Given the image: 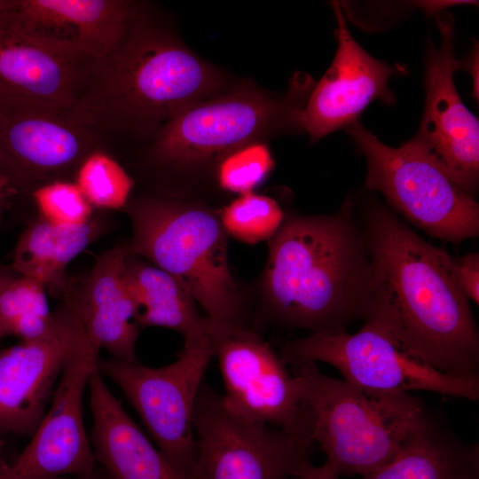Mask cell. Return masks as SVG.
<instances>
[{
  "instance_id": "cell-8",
  "label": "cell",
  "mask_w": 479,
  "mask_h": 479,
  "mask_svg": "<svg viewBox=\"0 0 479 479\" xmlns=\"http://www.w3.org/2000/svg\"><path fill=\"white\" fill-rule=\"evenodd\" d=\"M215 357L211 326L185 337L177 358L150 367L115 358L99 359L98 370L135 409L156 447L182 479L197 467L194 409L205 373Z\"/></svg>"
},
{
  "instance_id": "cell-10",
  "label": "cell",
  "mask_w": 479,
  "mask_h": 479,
  "mask_svg": "<svg viewBox=\"0 0 479 479\" xmlns=\"http://www.w3.org/2000/svg\"><path fill=\"white\" fill-rule=\"evenodd\" d=\"M197 467L193 479H289L310 461V427L285 429L239 418L201 384L194 409Z\"/></svg>"
},
{
  "instance_id": "cell-19",
  "label": "cell",
  "mask_w": 479,
  "mask_h": 479,
  "mask_svg": "<svg viewBox=\"0 0 479 479\" xmlns=\"http://www.w3.org/2000/svg\"><path fill=\"white\" fill-rule=\"evenodd\" d=\"M128 247L101 254L81 281H69L64 295L91 342L113 358L137 362L136 344L141 326L127 283Z\"/></svg>"
},
{
  "instance_id": "cell-7",
  "label": "cell",
  "mask_w": 479,
  "mask_h": 479,
  "mask_svg": "<svg viewBox=\"0 0 479 479\" xmlns=\"http://www.w3.org/2000/svg\"><path fill=\"white\" fill-rule=\"evenodd\" d=\"M347 132L365 157L367 190L431 237L461 242L478 236L477 202L413 138L391 147L358 122Z\"/></svg>"
},
{
  "instance_id": "cell-21",
  "label": "cell",
  "mask_w": 479,
  "mask_h": 479,
  "mask_svg": "<svg viewBox=\"0 0 479 479\" xmlns=\"http://www.w3.org/2000/svg\"><path fill=\"white\" fill-rule=\"evenodd\" d=\"M362 479H479V444L426 409L397 455Z\"/></svg>"
},
{
  "instance_id": "cell-35",
  "label": "cell",
  "mask_w": 479,
  "mask_h": 479,
  "mask_svg": "<svg viewBox=\"0 0 479 479\" xmlns=\"http://www.w3.org/2000/svg\"><path fill=\"white\" fill-rule=\"evenodd\" d=\"M2 338H3V335H2V334H1V332H0V340H1Z\"/></svg>"
},
{
  "instance_id": "cell-26",
  "label": "cell",
  "mask_w": 479,
  "mask_h": 479,
  "mask_svg": "<svg viewBox=\"0 0 479 479\" xmlns=\"http://www.w3.org/2000/svg\"><path fill=\"white\" fill-rule=\"evenodd\" d=\"M284 218L283 211L275 200L253 192L241 194L220 215L226 233L249 244L270 240Z\"/></svg>"
},
{
  "instance_id": "cell-3",
  "label": "cell",
  "mask_w": 479,
  "mask_h": 479,
  "mask_svg": "<svg viewBox=\"0 0 479 479\" xmlns=\"http://www.w3.org/2000/svg\"><path fill=\"white\" fill-rule=\"evenodd\" d=\"M367 256L352 202L334 214L284 218L270 240L263 278L269 313L310 334L364 319Z\"/></svg>"
},
{
  "instance_id": "cell-29",
  "label": "cell",
  "mask_w": 479,
  "mask_h": 479,
  "mask_svg": "<svg viewBox=\"0 0 479 479\" xmlns=\"http://www.w3.org/2000/svg\"><path fill=\"white\" fill-rule=\"evenodd\" d=\"M460 287L468 300L479 302V255L471 253L457 262Z\"/></svg>"
},
{
  "instance_id": "cell-13",
  "label": "cell",
  "mask_w": 479,
  "mask_h": 479,
  "mask_svg": "<svg viewBox=\"0 0 479 479\" xmlns=\"http://www.w3.org/2000/svg\"><path fill=\"white\" fill-rule=\"evenodd\" d=\"M441 43L431 42L426 60V103L413 139L431 155L450 177L474 197L479 180V123L465 106L455 84L460 68L454 53L453 18L436 15Z\"/></svg>"
},
{
  "instance_id": "cell-22",
  "label": "cell",
  "mask_w": 479,
  "mask_h": 479,
  "mask_svg": "<svg viewBox=\"0 0 479 479\" xmlns=\"http://www.w3.org/2000/svg\"><path fill=\"white\" fill-rule=\"evenodd\" d=\"M125 275L141 327H165L186 337L210 326L188 289L168 271L128 251Z\"/></svg>"
},
{
  "instance_id": "cell-6",
  "label": "cell",
  "mask_w": 479,
  "mask_h": 479,
  "mask_svg": "<svg viewBox=\"0 0 479 479\" xmlns=\"http://www.w3.org/2000/svg\"><path fill=\"white\" fill-rule=\"evenodd\" d=\"M314 84L300 74L283 95L246 85L201 100L166 123L152 155L171 167H198L268 137L302 130L301 115Z\"/></svg>"
},
{
  "instance_id": "cell-1",
  "label": "cell",
  "mask_w": 479,
  "mask_h": 479,
  "mask_svg": "<svg viewBox=\"0 0 479 479\" xmlns=\"http://www.w3.org/2000/svg\"><path fill=\"white\" fill-rule=\"evenodd\" d=\"M360 215L367 256L364 319L383 326L444 373L479 374V332L457 261L379 201L365 203Z\"/></svg>"
},
{
  "instance_id": "cell-9",
  "label": "cell",
  "mask_w": 479,
  "mask_h": 479,
  "mask_svg": "<svg viewBox=\"0 0 479 479\" xmlns=\"http://www.w3.org/2000/svg\"><path fill=\"white\" fill-rule=\"evenodd\" d=\"M287 365L322 362L336 368L344 381L369 394L430 391L479 399V374L444 373L411 354L381 324L365 321L356 334L346 330L316 333L284 343Z\"/></svg>"
},
{
  "instance_id": "cell-31",
  "label": "cell",
  "mask_w": 479,
  "mask_h": 479,
  "mask_svg": "<svg viewBox=\"0 0 479 479\" xmlns=\"http://www.w3.org/2000/svg\"><path fill=\"white\" fill-rule=\"evenodd\" d=\"M18 192L11 179L0 168V220L5 209L10 206L12 200Z\"/></svg>"
},
{
  "instance_id": "cell-20",
  "label": "cell",
  "mask_w": 479,
  "mask_h": 479,
  "mask_svg": "<svg viewBox=\"0 0 479 479\" xmlns=\"http://www.w3.org/2000/svg\"><path fill=\"white\" fill-rule=\"evenodd\" d=\"M91 447L107 479H182L131 419L98 369L89 385Z\"/></svg>"
},
{
  "instance_id": "cell-2",
  "label": "cell",
  "mask_w": 479,
  "mask_h": 479,
  "mask_svg": "<svg viewBox=\"0 0 479 479\" xmlns=\"http://www.w3.org/2000/svg\"><path fill=\"white\" fill-rule=\"evenodd\" d=\"M224 83L216 68L138 11L118 43L94 60L67 114L98 138L154 140L171 118Z\"/></svg>"
},
{
  "instance_id": "cell-33",
  "label": "cell",
  "mask_w": 479,
  "mask_h": 479,
  "mask_svg": "<svg viewBox=\"0 0 479 479\" xmlns=\"http://www.w3.org/2000/svg\"><path fill=\"white\" fill-rule=\"evenodd\" d=\"M50 479H107V477L98 466L95 471L85 475L73 477H51Z\"/></svg>"
},
{
  "instance_id": "cell-25",
  "label": "cell",
  "mask_w": 479,
  "mask_h": 479,
  "mask_svg": "<svg viewBox=\"0 0 479 479\" xmlns=\"http://www.w3.org/2000/svg\"><path fill=\"white\" fill-rule=\"evenodd\" d=\"M75 183L93 208L118 210L126 207L134 180L109 153L95 148L75 170Z\"/></svg>"
},
{
  "instance_id": "cell-24",
  "label": "cell",
  "mask_w": 479,
  "mask_h": 479,
  "mask_svg": "<svg viewBox=\"0 0 479 479\" xmlns=\"http://www.w3.org/2000/svg\"><path fill=\"white\" fill-rule=\"evenodd\" d=\"M16 272V271H15ZM55 314L49 307L46 289L39 281L0 270V332L22 341L45 334Z\"/></svg>"
},
{
  "instance_id": "cell-30",
  "label": "cell",
  "mask_w": 479,
  "mask_h": 479,
  "mask_svg": "<svg viewBox=\"0 0 479 479\" xmlns=\"http://www.w3.org/2000/svg\"><path fill=\"white\" fill-rule=\"evenodd\" d=\"M296 479H338L335 469L326 461L322 466L305 463L296 475Z\"/></svg>"
},
{
  "instance_id": "cell-5",
  "label": "cell",
  "mask_w": 479,
  "mask_h": 479,
  "mask_svg": "<svg viewBox=\"0 0 479 479\" xmlns=\"http://www.w3.org/2000/svg\"><path fill=\"white\" fill-rule=\"evenodd\" d=\"M291 367L301 381L311 439L339 476H364L389 464L427 409L411 393L369 394L313 362Z\"/></svg>"
},
{
  "instance_id": "cell-17",
  "label": "cell",
  "mask_w": 479,
  "mask_h": 479,
  "mask_svg": "<svg viewBox=\"0 0 479 479\" xmlns=\"http://www.w3.org/2000/svg\"><path fill=\"white\" fill-rule=\"evenodd\" d=\"M333 8L338 48L331 66L314 84L301 115L302 130L311 142L353 124L375 99L395 104L388 82L405 71L404 67L388 65L367 53L349 33L342 4L334 2Z\"/></svg>"
},
{
  "instance_id": "cell-28",
  "label": "cell",
  "mask_w": 479,
  "mask_h": 479,
  "mask_svg": "<svg viewBox=\"0 0 479 479\" xmlns=\"http://www.w3.org/2000/svg\"><path fill=\"white\" fill-rule=\"evenodd\" d=\"M274 167L271 153L263 142L240 147L224 157L217 170L219 185L226 191L252 192Z\"/></svg>"
},
{
  "instance_id": "cell-12",
  "label": "cell",
  "mask_w": 479,
  "mask_h": 479,
  "mask_svg": "<svg viewBox=\"0 0 479 479\" xmlns=\"http://www.w3.org/2000/svg\"><path fill=\"white\" fill-rule=\"evenodd\" d=\"M213 336L229 412L279 428L310 427L301 381L267 342L245 326Z\"/></svg>"
},
{
  "instance_id": "cell-16",
  "label": "cell",
  "mask_w": 479,
  "mask_h": 479,
  "mask_svg": "<svg viewBox=\"0 0 479 479\" xmlns=\"http://www.w3.org/2000/svg\"><path fill=\"white\" fill-rule=\"evenodd\" d=\"M137 12L123 0H0V17L11 27L88 60L107 54Z\"/></svg>"
},
{
  "instance_id": "cell-27",
  "label": "cell",
  "mask_w": 479,
  "mask_h": 479,
  "mask_svg": "<svg viewBox=\"0 0 479 479\" xmlns=\"http://www.w3.org/2000/svg\"><path fill=\"white\" fill-rule=\"evenodd\" d=\"M39 218L60 227H75L91 220L94 208L75 182L55 179L32 191Z\"/></svg>"
},
{
  "instance_id": "cell-23",
  "label": "cell",
  "mask_w": 479,
  "mask_h": 479,
  "mask_svg": "<svg viewBox=\"0 0 479 479\" xmlns=\"http://www.w3.org/2000/svg\"><path fill=\"white\" fill-rule=\"evenodd\" d=\"M101 232L90 220L75 227H60L41 218L20 236L13 251L12 268L42 283L54 296H64L69 281L67 268Z\"/></svg>"
},
{
  "instance_id": "cell-14",
  "label": "cell",
  "mask_w": 479,
  "mask_h": 479,
  "mask_svg": "<svg viewBox=\"0 0 479 479\" xmlns=\"http://www.w3.org/2000/svg\"><path fill=\"white\" fill-rule=\"evenodd\" d=\"M98 137L66 112L16 100H0V168L18 192L55 180L77 168Z\"/></svg>"
},
{
  "instance_id": "cell-15",
  "label": "cell",
  "mask_w": 479,
  "mask_h": 479,
  "mask_svg": "<svg viewBox=\"0 0 479 479\" xmlns=\"http://www.w3.org/2000/svg\"><path fill=\"white\" fill-rule=\"evenodd\" d=\"M43 336L0 349V436L33 435L50 404L77 330L69 304Z\"/></svg>"
},
{
  "instance_id": "cell-34",
  "label": "cell",
  "mask_w": 479,
  "mask_h": 479,
  "mask_svg": "<svg viewBox=\"0 0 479 479\" xmlns=\"http://www.w3.org/2000/svg\"><path fill=\"white\" fill-rule=\"evenodd\" d=\"M11 465L4 456L3 442L0 440V479H7Z\"/></svg>"
},
{
  "instance_id": "cell-32",
  "label": "cell",
  "mask_w": 479,
  "mask_h": 479,
  "mask_svg": "<svg viewBox=\"0 0 479 479\" xmlns=\"http://www.w3.org/2000/svg\"><path fill=\"white\" fill-rule=\"evenodd\" d=\"M459 67L465 68L473 79V96L478 100V46L473 49V51L466 59L459 62Z\"/></svg>"
},
{
  "instance_id": "cell-18",
  "label": "cell",
  "mask_w": 479,
  "mask_h": 479,
  "mask_svg": "<svg viewBox=\"0 0 479 479\" xmlns=\"http://www.w3.org/2000/svg\"><path fill=\"white\" fill-rule=\"evenodd\" d=\"M93 61L38 42L0 17V100L67 113L81 95Z\"/></svg>"
},
{
  "instance_id": "cell-11",
  "label": "cell",
  "mask_w": 479,
  "mask_h": 479,
  "mask_svg": "<svg viewBox=\"0 0 479 479\" xmlns=\"http://www.w3.org/2000/svg\"><path fill=\"white\" fill-rule=\"evenodd\" d=\"M99 349L77 330L48 408L7 479L82 476L98 467L83 417V397L98 367Z\"/></svg>"
},
{
  "instance_id": "cell-4",
  "label": "cell",
  "mask_w": 479,
  "mask_h": 479,
  "mask_svg": "<svg viewBox=\"0 0 479 479\" xmlns=\"http://www.w3.org/2000/svg\"><path fill=\"white\" fill-rule=\"evenodd\" d=\"M130 254L177 278L206 312L213 334L244 326L220 217L203 207L147 198L129 208Z\"/></svg>"
}]
</instances>
